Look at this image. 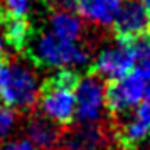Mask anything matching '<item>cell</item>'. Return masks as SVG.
I'll return each mask as SVG.
<instances>
[{
    "mask_svg": "<svg viewBox=\"0 0 150 150\" xmlns=\"http://www.w3.org/2000/svg\"><path fill=\"white\" fill-rule=\"evenodd\" d=\"M79 79L81 76L71 68H59L39 88L42 113L61 127L73 125L76 120V88Z\"/></svg>",
    "mask_w": 150,
    "mask_h": 150,
    "instance_id": "obj_1",
    "label": "cell"
},
{
    "mask_svg": "<svg viewBox=\"0 0 150 150\" xmlns=\"http://www.w3.org/2000/svg\"><path fill=\"white\" fill-rule=\"evenodd\" d=\"M24 54L34 66L42 68H79L89 59L86 47L78 41L62 39L52 32L32 35Z\"/></svg>",
    "mask_w": 150,
    "mask_h": 150,
    "instance_id": "obj_2",
    "label": "cell"
},
{
    "mask_svg": "<svg viewBox=\"0 0 150 150\" xmlns=\"http://www.w3.org/2000/svg\"><path fill=\"white\" fill-rule=\"evenodd\" d=\"M39 98L35 74L22 62L0 61V105L15 111H29Z\"/></svg>",
    "mask_w": 150,
    "mask_h": 150,
    "instance_id": "obj_3",
    "label": "cell"
},
{
    "mask_svg": "<svg viewBox=\"0 0 150 150\" xmlns=\"http://www.w3.org/2000/svg\"><path fill=\"white\" fill-rule=\"evenodd\" d=\"M145 78L135 66L125 76L108 81L105 88V106L113 116L125 115L145 98Z\"/></svg>",
    "mask_w": 150,
    "mask_h": 150,
    "instance_id": "obj_4",
    "label": "cell"
},
{
    "mask_svg": "<svg viewBox=\"0 0 150 150\" xmlns=\"http://www.w3.org/2000/svg\"><path fill=\"white\" fill-rule=\"evenodd\" d=\"M115 142L123 150H135L150 140V96L132 110V115L115 127Z\"/></svg>",
    "mask_w": 150,
    "mask_h": 150,
    "instance_id": "obj_5",
    "label": "cell"
},
{
    "mask_svg": "<svg viewBox=\"0 0 150 150\" xmlns=\"http://www.w3.org/2000/svg\"><path fill=\"white\" fill-rule=\"evenodd\" d=\"M105 110V88L101 78L89 71L76 88V120L79 123H98Z\"/></svg>",
    "mask_w": 150,
    "mask_h": 150,
    "instance_id": "obj_6",
    "label": "cell"
},
{
    "mask_svg": "<svg viewBox=\"0 0 150 150\" xmlns=\"http://www.w3.org/2000/svg\"><path fill=\"white\" fill-rule=\"evenodd\" d=\"M111 25L116 42H127L150 32V17L140 0H125Z\"/></svg>",
    "mask_w": 150,
    "mask_h": 150,
    "instance_id": "obj_7",
    "label": "cell"
},
{
    "mask_svg": "<svg viewBox=\"0 0 150 150\" xmlns=\"http://www.w3.org/2000/svg\"><path fill=\"white\" fill-rule=\"evenodd\" d=\"M135 64L137 57L133 51L127 44L118 42V46L103 49L89 71L98 74L100 78L116 79V78H122L127 73H130L135 68Z\"/></svg>",
    "mask_w": 150,
    "mask_h": 150,
    "instance_id": "obj_8",
    "label": "cell"
},
{
    "mask_svg": "<svg viewBox=\"0 0 150 150\" xmlns=\"http://www.w3.org/2000/svg\"><path fill=\"white\" fill-rule=\"evenodd\" d=\"M61 143L64 150H110V138L98 123H81L62 133Z\"/></svg>",
    "mask_w": 150,
    "mask_h": 150,
    "instance_id": "obj_9",
    "label": "cell"
},
{
    "mask_svg": "<svg viewBox=\"0 0 150 150\" xmlns=\"http://www.w3.org/2000/svg\"><path fill=\"white\" fill-rule=\"evenodd\" d=\"M25 132L30 143H34L35 147L42 150H47L54 147L56 143L61 142L62 138V127L59 123L52 122L51 118L44 115V113H35L29 118L27 125H25Z\"/></svg>",
    "mask_w": 150,
    "mask_h": 150,
    "instance_id": "obj_10",
    "label": "cell"
},
{
    "mask_svg": "<svg viewBox=\"0 0 150 150\" xmlns=\"http://www.w3.org/2000/svg\"><path fill=\"white\" fill-rule=\"evenodd\" d=\"M0 27L4 34V42L15 52H24L34 35V27L30 19H24V17L0 14Z\"/></svg>",
    "mask_w": 150,
    "mask_h": 150,
    "instance_id": "obj_11",
    "label": "cell"
},
{
    "mask_svg": "<svg viewBox=\"0 0 150 150\" xmlns=\"http://www.w3.org/2000/svg\"><path fill=\"white\" fill-rule=\"evenodd\" d=\"M122 0H76V10L86 21L98 25H111Z\"/></svg>",
    "mask_w": 150,
    "mask_h": 150,
    "instance_id": "obj_12",
    "label": "cell"
},
{
    "mask_svg": "<svg viewBox=\"0 0 150 150\" xmlns=\"http://www.w3.org/2000/svg\"><path fill=\"white\" fill-rule=\"evenodd\" d=\"M51 32L57 37L69 39V41H79L83 35V22L73 12L66 10H51L49 17Z\"/></svg>",
    "mask_w": 150,
    "mask_h": 150,
    "instance_id": "obj_13",
    "label": "cell"
},
{
    "mask_svg": "<svg viewBox=\"0 0 150 150\" xmlns=\"http://www.w3.org/2000/svg\"><path fill=\"white\" fill-rule=\"evenodd\" d=\"M30 10H32V0H2L0 4V14L12 17L29 19Z\"/></svg>",
    "mask_w": 150,
    "mask_h": 150,
    "instance_id": "obj_14",
    "label": "cell"
},
{
    "mask_svg": "<svg viewBox=\"0 0 150 150\" xmlns=\"http://www.w3.org/2000/svg\"><path fill=\"white\" fill-rule=\"evenodd\" d=\"M15 118H17L15 110L0 105V138L7 137L12 132V128L15 125Z\"/></svg>",
    "mask_w": 150,
    "mask_h": 150,
    "instance_id": "obj_15",
    "label": "cell"
},
{
    "mask_svg": "<svg viewBox=\"0 0 150 150\" xmlns=\"http://www.w3.org/2000/svg\"><path fill=\"white\" fill-rule=\"evenodd\" d=\"M46 5L49 7V10L74 12L76 10V0H46Z\"/></svg>",
    "mask_w": 150,
    "mask_h": 150,
    "instance_id": "obj_16",
    "label": "cell"
},
{
    "mask_svg": "<svg viewBox=\"0 0 150 150\" xmlns=\"http://www.w3.org/2000/svg\"><path fill=\"white\" fill-rule=\"evenodd\" d=\"M0 150H35L30 140H14V142L5 143Z\"/></svg>",
    "mask_w": 150,
    "mask_h": 150,
    "instance_id": "obj_17",
    "label": "cell"
},
{
    "mask_svg": "<svg viewBox=\"0 0 150 150\" xmlns=\"http://www.w3.org/2000/svg\"><path fill=\"white\" fill-rule=\"evenodd\" d=\"M7 57V52H5V46H4V41L0 39V61Z\"/></svg>",
    "mask_w": 150,
    "mask_h": 150,
    "instance_id": "obj_18",
    "label": "cell"
},
{
    "mask_svg": "<svg viewBox=\"0 0 150 150\" xmlns=\"http://www.w3.org/2000/svg\"><path fill=\"white\" fill-rule=\"evenodd\" d=\"M140 2H142V5L145 7V10H147V14L150 17V0H140Z\"/></svg>",
    "mask_w": 150,
    "mask_h": 150,
    "instance_id": "obj_19",
    "label": "cell"
}]
</instances>
